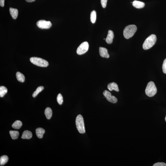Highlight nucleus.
<instances>
[{"label": "nucleus", "instance_id": "f257e3e1", "mask_svg": "<svg viewBox=\"0 0 166 166\" xmlns=\"http://www.w3.org/2000/svg\"><path fill=\"white\" fill-rule=\"evenodd\" d=\"M137 29V27L134 25H131L127 26L124 30V37L127 39L131 38L135 33Z\"/></svg>", "mask_w": 166, "mask_h": 166}, {"label": "nucleus", "instance_id": "f03ea898", "mask_svg": "<svg viewBox=\"0 0 166 166\" xmlns=\"http://www.w3.org/2000/svg\"><path fill=\"white\" fill-rule=\"evenodd\" d=\"M157 40L156 35L152 34L149 36L145 40L143 45V48L145 50H148L151 48L155 43Z\"/></svg>", "mask_w": 166, "mask_h": 166}, {"label": "nucleus", "instance_id": "7ed1b4c3", "mask_svg": "<svg viewBox=\"0 0 166 166\" xmlns=\"http://www.w3.org/2000/svg\"><path fill=\"white\" fill-rule=\"evenodd\" d=\"M76 127L80 134H84L85 131L84 121L82 115L79 114L76 117Z\"/></svg>", "mask_w": 166, "mask_h": 166}, {"label": "nucleus", "instance_id": "20e7f679", "mask_svg": "<svg viewBox=\"0 0 166 166\" xmlns=\"http://www.w3.org/2000/svg\"><path fill=\"white\" fill-rule=\"evenodd\" d=\"M145 92L146 95L149 97H153L156 94L157 88L153 82L150 81L148 83Z\"/></svg>", "mask_w": 166, "mask_h": 166}, {"label": "nucleus", "instance_id": "39448f33", "mask_svg": "<svg viewBox=\"0 0 166 166\" xmlns=\"http://www.w3.org/2000/svg\"><path fill=\"white\" fill-rule=\"evenodd\" d=\"M30 61L33 64L39 67H46L49 65L48 62L47 60L41 58L31 57L30 59Z\"/></svg>", "mask_w": 166, "mask_h": 166}, {"label": "nucleus", "instance_id": "423d86ee", "mask_svg": "<svg viewBox=\"0 0 166 166\" xmlns=\"http://www.w3.org/2000/svg\"><path fill=\"white\" fill-rule=\"evenodd\" d=\"M89 47V44L87 42H84L78 48L76 52L79 55L83 54L87 51Z\"/></svg>", "mask_w": 166, "mask_h": 166}, {"label": "nucleus", "instance_id": "0eeeda50", "mask_svg": "<svg viewBox=\"0 0 166 166\" xmlns=\"http://www.w3.org/2000/svg\"><path fill=\"white\" fill-rule=\"evenodd\" d=\"M36 25L38 27L42 29H48L50 28L52 24L50 21L41 20L37 22Z\"/></svg>", "mask_w": 166, "mask_h": 166}, {"label": "nucleus", "instance_id": "6e6552de", "mask_svg": "<svg viewBox=\"0 0 166 166\" xmlns=\"http://www.w3.org/2000/svg\"><path fill=\"white\" fill-rule=\"evenodd\" d=\"M103 95L107 99V100L110 103L115 104L117 102V98L114 96H112L111 93L107 90H105L103 92Z\"/></svg>", "mask_w": 166, "mask_h": 166}, {"label": "nucleus", "instance_id": "1a4fd4ad", "mask_svg": "<svg viewBox=\"0 0 166 166\" xmlns=\"http://www.w3.org/2000/svg\"><path fill=\"white\" fill-rule=\"evenodd\" d=\"M99 52L100 55L101 57L108 58L110 57L108 52V50L105 48L100 47Z\"/></svg>", "mask_w": 166, "mask_h": 166}, {"label": "nucleus", "instance_id": "9d476101", "mask_svg": "<svg viewBox=\"0 0 166 166\" xmlns=\"http://www.w3.org/2000/svg\"><path fill=\"white\" fill-rule=\"evenodd\" d=\"M114 34L112 31L109 30L107 38L106 39V41L108 44H110L112 43L113 39L114 38Z\"/></svg>", "mask_w": 166, "mask_h": 166}, {"label": "nucleus", "instance_id": "9b49d317", "mask_svg": "<svg viewBox=\"0 0 166 166\" xmlns=\"http://www.w3.org/2000/svg\"><path fill=\"white\" fill-rule=\"evenodd\" d=\"M107 88L110 91L114 90L117 92L119 91L118 85L114 82L109 83L108 85Z\"/></svg>", "mask_w": 166, "mask_h": 166}, {"label": "nucleus", "instance_id": "f8f14e48", "mask_svg": "<svg viewBox=\"0 0 166 166\" xmlns=\"http://www.w3.org/2000/svg\"><path fill=\"white\" fill-rule=\"evenodd\" d=\"M45 133V130L42 128H38L36 130V134L39 138H43V134Z\"/></svg>", "mask_w": 166, "mask_h": 166}, {"label": "nucleus", "instance_id": "ddd939ff", "mask_svg": "<svg viewBox=\"0 0 166 166\" xmlns=\"http://www.w3.org/2000/svg\"><path fill=\"white\" fill-rule=\"evenodd\" d=\"M9 11L10 15L13 19H16L17 18L18 11L17 9L13 8L10 7L9 9Z\"/></svg>", "mask_w": 166, "mask_h": 166}, {"label": "nucleus", "instance_id": "4468645a", "mask_svg": "<svg viewBox=\"0 0 166 166\" xmlns=\"http://www.w3.org/2000/svg\"><path fill=\"white\" fill-rule=\"evenodd\" d=\"M132 5L135 8L140 9L143 8L144 7L145 4L143 2L135 1L133 2Z\"/></svg>", "mask_w": 166, "mask_h": 166}, {"label": "nucleus", "instance_id": "2eb2a0df", "mask_svg": "<svg viewBox=\"0 0 166 166\" xmlns=\"http://www.w3.org/2000/svg\"><path fill=\"white\" fill-rule=\"evenodd\" d=\"M32 134L31 132L26 130L23 132L21 138L23 139H30L32 137Z\"/></svg>", "mask_w": 166, "mask_h": 166}, {"label": "nucleus", "instance_id": "dca6fc26", "mask_svg": "<svg viewBox=\"0 0 166 166\" xmlns=\"http://www.w3.org/2000/svg\"><path fill=\"white\" fill-rule=\"evenodd\" d=\"M16 78L21 83H23L25 80V77L24 75L22 73L18 72L16 74Z\"/></svg>", "mask_w": 166, "mask_h": 166}, {"label": "nucleus", "instance_id": "f3484780", "mask_svg": "<svg viewBox=\"0 0 166 166\" xmlns=\"http://www.w3.org/2000/svg\"><path fill=\"white\" fill-rule=\"evenodd\" d=\"M45 114L48 119H50L52 117V109L50 107L47 108L45 111Z\"/></svg>", "mask_w": 166, "mask_h": 166}, {"label": "nucleus", "instance_id": "a211bd4d", "mask_svg": "<svg viewBox=\"0 0 166 166\" xmlns=\"http://www.w3.org/2000/svg\"><path fill=\"white\" fill-rule=\"evenodd\" d=\"M9 158L6 155H4L1 156L0 158V164L3 166L8 161Z\"/></svg>", "mask_w": 166, "mask_h": 166}, {"label": "nucleus", "instance_id": "6ab92c4d", "mask_svg": "<svg viewBox=\"0 0 166 166\" xmlns=\"http://www.w3.org/2000/svg\"><path fill=\"white\" fill-rule=\"evenodd\" d=\"M22 125V122L20 121L17 120L13 123L12 125V126L15 129H18L21 127Z\"/></svg>", "mask_w": 166, "mask_h": 166}, {"label": "nucleus", "instance_id": "aec40b11", "mask_svg": "<svg viewBox=\"0 0 166 166\" xmlns=\"http://www.w3.org/2000/svg\"><path fill=\"white\" fill-rule=\"evenodd\" d=\"M9 133L10 136L13 139H16L18 137L19 135V133L18 131H10Z\"/></svg>", "mask_w": 166, "mask_h": 166}, {"label": "nucleus", "instance_id": "412c9836", "mask_svg": "<svg viewBox=\"0 0 166 166\" xmlns=\"http://www.w3.org/2000/svg\"><path fill=\"white\" fill-rule=\"evenodd\" d=\"M7 92V88L3 86L0 87V97H3Z\"/></svg>", "mask_w": 166, "mask_h": 166}, {"label": "nucleus", "instance_id": "4be33fe9", "mask_svg": "<svg viewBox=\"0 0 166 166\" xmlns=\"http://www.w3.org/2000/svg\"><path fill=\"white\" fill-rule=\"evenodd\" d=\"M44 88L43 86H41L38 87L35 92L33 93L32 94L33 97H34V98H35L40 92H41V91L44 89Z\"/></svg>", "mask_w": 166, "mask_h": 166}, {"label": "nucleus", "instance_id": "5701e85b", "mask_svg": "<svg viewBox=\"0 0 166 166\" xmlns=\"http://www.w3.org/2000/svg\"><path fill=\"white\" fill-rule=\"evenodd\" d=\"M96 19V13L95 10H93L91 13V20L93 23H95Z\"/></svg>", "mask_w": 166, "mask_h": 166}, {"label": "nucleus", "instance_id": "b1692460", "mask_svg": "<svg viewBox=\"0 0 166 166\" xmlns=\"http://www.w3.org/2000/svg\"><path fill=\"white\" fill-rule=\"evenodd\" d=\"M57 102L60 105H61L63 102V98L62 95L61 94H58L57 98Z\"/></svg>", "mask_w": 166, "mask_h": 166}, {"label": "nucleus", "instance_id": "393cba45", "mask_svg": "<svg viewBox=\"0 0 166 166\" xmlns=\"http://www.w3.org/2000/svg\"><path fill=\"white\" fill-rule=\"evenodd\" d=\"M162 68L163 72L164 74H166V58L163 62Z\"/></svg>", "mask_w": 166, "mask_h": 166}, {"label": "nucleus", "instance_id": "a878e982", "mask_svg": "<svg viewBox=\"0 0 166 166\" xmlns=\"http://www.w3.org/2000/svg\"><path fill=\"white\" fill-rule=\"evenodd\" d=\"M107 0H101V6L104 8H105L107 6Z\"/></svg>", "mask_w": 166, "mask_h": 166}, {"label": "nucleus", "instance_id": "bb28decb", "mask_svg": "<svg viewBox=\"0 0 166 166\" xmlns=\"http://www.w3.org/2000/svg\"><path fill=\"white\" fill-rule=\"evenodd\" d=\"M153 166H166V164L164 162H157L154 164Z\"/></svg>", "mask_w": 166, "mask_h": 166}, {"label": "nucleus", "instance_id": "cd10ccee", "mask_svg": "<svg viewBox=\"0 0 166 166\" xmlns=\"http://www.w3.org/2000/svg\"><path fill=\"white\" fill-rule=\"evenodd\" d=\"M0 5L1 6L4 7V0H0Z\"/></svg>", "mask_w": 166, "mask_h": 166}, {"label": "nucleus", "instance_id": "c85d7f7f", "mask_svg": "<svg viewBox=\"0 0 166 166\" xmlns=\"http://www.w3.org/2000/svg\"><path fill=\"white\" fill-rule=\"evenodd\" d=\"M25 1L28 2H34L35 0H25Z\"/></svg>", "mask_w": 166, "mask_h": 166}, {"label": "nucleus", "instance_id": "c756f323", "mask_svg": "<svg viewBox=\"0 0 166 166\" xmlns=\"http://www.w3.org/2000/svg\"><path fill=\"white\" fill-rule=\"evenodd\" d=\"M165 122H166V116L165 117Z\"/></svg>", "mask_w": 166, "mask_h": 166}]
</instances>
